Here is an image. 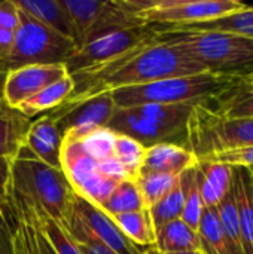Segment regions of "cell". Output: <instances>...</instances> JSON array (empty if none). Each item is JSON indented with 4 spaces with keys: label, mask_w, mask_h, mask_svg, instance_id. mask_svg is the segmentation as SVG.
Listing matches in <instances>:
<instances>
[{
    "label": "cell",
    "mask_w": 253,
    "mask_h": 254,
    "mask_svg": "<svg viewBox=\"0 0 253 254\" xmlns=\"http://www.w3.org/2000/svg\"><path fill=\"white\" fill-rule=\"evenodd\" d=\"M154 247L163 254L200 252V240L197 231L177 219L155 231Z\"/></svg>",
    "instance_id": "obj_21"
},
{
    "label": "cell",
    "mask_w": 253,
    "mask_h": 254,
    "mask_svg": "<svg viewBox=\"0 0 253 254\" xmlns=\"http://www.w3.org/2000/svg\"><path fill=\"white\" fill-rule=\"evenodd\" d=\"M0 254H13L10 229H9V225L6 222V217L3 213V205L0 207Z\"/></svg>",
    "instance_id": "obj_40"
},
{
    "label": "cell",
    "mask_w": 253,
    "mask_h": 254,
    "mask_svg": "<svg viewBox=\"0 0 253 254\" xmlns=\"http://www.w3.org/2000/svg\"><path fill=\"white\" fill-rule=\"evenodd\" d=\"M66 228L69 234L72 235V238L78 243L81 252L84 254H115L110 249H107L106 246L95 241L91 235H88L78 223L69 220Z\"/></svg>",
    "instance_id": "obj_36"
},
{
    "label": "cell",
    "mask_w": 253,
    "mask_h": 254,
    "mask_svg": "<svg viewBox=\"0 0 253 254\" xmlns=\"http://www.w3.org/2000/svg\"><path fill=\"white\" fill-rule=\"evenodd\" d=\"M134 182L140 190L145 207L149 210L176 186V183L179 182V176L163 173H140Z\"/></svg>",
    "instance_id": "obj_31"
},
{
    "label": "cell",
    "mask_w": 253,
    "mask_h": 254,
    "mask_svg": "<svg viewBox=\"0 0 253 254\" xmlns=\"http://www.w3.org/2000/svg\"><path fill=\"white\" fill-rule=\"evenodd\" d=\"M231 189L236 198L243 253L253 254V176L246 167H233Z\"/></svg>",
    "instance_id": "obj_15"
},
{
    "label": "cell",
    "mask_w": 253,
    "mask_h": 254,
    "mask_svg": "<svg viewBox=\"0 0 253 254\" xmlns=\"http://www.w3.org/2000/svg\"><path fill=\"white\" fill-rule=\"evenodd\" d=\"M176 28H179V30L224 31V33L237 34V36L253 40V4L252 6L246 4L242 10L230 13V15L218 18V19H213V21H206V22H200V24L176 27ZM158 30H166V28H158Z\"/></svg>",
    "instance_id": "obj_25"
},
{
    "label": "cell",
    "mask_w": 253,
    "mask_h": 254,
    "mask_svg": "<svg viewBox=\"0 0 253 254\" xmlns=\"http://www.w3.org/2000/svg\"><path fill=\"white\" fill-rule=\"evenodd\" d=\"M61 144L63 135L55 122L48 116H42L31 122L24 146L45 164L61 170Z\"/></svg>",
    "instance_id": "obj_14"
},
{
    "label": "cell",
    "mask_w": 253,
    "mask_h": 254,
    "mask_svg": "<svg viewBox=\"0 0 253 254\" xmlns=\"http://www.w3.org/2000/svg\"><path fill=\"white\" fill-rule=\"evenodd\" d=\"M18 27V7L13 0L0 1V28L15 31Z\"/></svg>",
    "instance_id": "obj_39"
},
{
    "label": "cell",
    "mask_w": 253,
    "mask_h": 254,
    "mask_svg": "<svg viewBox=\"0 0 253 254\" xmlns=\"http://www.w3.org/2000/svg\"><path fill=\"white\" fill-rule=\"evenodd\" d=\"M122 234L139 247H149L155 243V231L149 216V210L118 214L112 217Z\"/></svg>",
    "instance_id": "obj_27"
},
{
    "label": "cell",
    "mask_w": 253,
    "mask_h": 254,
    "mask_svg": "<svg viewBox=\"0 0 253 254\" xmlns=\"http://www.w3.org/2000/svg\"><path fill=\"white\" fill-rule=\"evenodd\" d=\"M124 4L154 28H176L213 21L246 6L239 0H124Z\"/></svg>",
    "instance_id": "obj_8"
},
{
    "label": "cell",
    "mask_w": 253,
    "mask_h": 254,
    "mask_svg": "<svg viewBox=\"0 0 253 254\" xmlns=\"http://www.w3.org/2000/svg\"><path fill=\"white\" fill-rule=\"evenodd\" d=\"M173 254H203L201 252H182V253H173Z\"/></svg>",
    "instance_id": "obj_46"
},
{
    "label": "cell",
    "mask_w": 253,
    "mask_h": 254,
    "mask_svg": "<svg viewBox=\"0 0 253 254\" xmlns=\"http://www.w3.org/2000/svg\"><path fill=\"white\" fill-rule=\"evenodd\" d=\"M245 79L213 73L163 79L145 85L118 88L109 91L116 107H133L142 104H182L204 103L219 97Z\"/></svg>",
    "instance_id": "obj_5"
},
{
    "label": "cell",
    "mask_w": 253,
    "mask_h": 254,
    "mask_svg": "<svg viewBox=\"0 0 253 254\" xmlns=\"http://www.w3.org/2000/svg\"><path fill=\"white\" fill-rule=\"evenodd\" d=\"M197 174L204 207H216L231 189L233 167L209 159H197Z\"/></svg>",
    "instance_id": "obj_17"
},
{
    "label": "cell",
    "mask_w": 253,
    "mask_h": 254,
    "mask_svg": "<svg viewBox=\"0 0 253 254\" xmlns=\"http://www.w3.org/2000/svg\"><path fill=\"white\" fill-rule=\"evenodd\" d=\"M197 234L203 254H230L216 207H204Z\"/></svg>",
    "instance_id": "obj_26"
},
{
    "label": "cell",
    "mask_w": 253,
    "mask_h": 254,
    "mask_svg": "<svg viewBox=\"0 0 253 254\" xmlns=\"http://www.w3.org/2000/svg\"><path fill=\"white\" fill-rule=\"evenodd\" d=\"M10 188L64 226L69 222L75 190L60 168H54L25 146L9 161Z\"/></svg>",
    "instance_id": "obj_4"
},
{
    "label": "cell",
    "mask_w": 253,
    "mask_h": 254,
    "mask_svg": "<svg viewBox=\"0 0 253 254\" xmlns=\"http://www.w3.org/2000/svg\"><path fill=\"white\" fill-rule=\"evenodd\" d=\"M63 4L75 24L78 46L109 33L148 25L130 13L121 0H63Z\"/></svg>",
    "instance_id": "obj_9"
},
{
    "label": "cell",
    "mask_w": 253,
    "mask_h": 254,
    "mask_svg": "<svg viewBox=\"0 0 253 254\" xmlns=\"http://www.w3.org/2000/svg\"><path fill=\"white\" fill-rule=\"evenodd\" d=\"M66 76H69V73L64 64L25 65L10 70L4 79L3 101L10 109H16L25 100Z\"/></svg>",
    "instance_id": "obj_13"
},
{
    "label": "cell",
    "mask_w": 253,
    "mask_h": 254,
    "mask_svg": "<svg viewBox=\"0 0 253 254\" xmlns=\"http://www.w3.org/2000/svg\"><path fill=\"white\" fill-rule=\"evenodd\" d=\"M15 40V31L0 28V68H3L4 63L7 61Z\"/></svg>",
    "instance_id": "obj_41"
},
{
    "label": "cell",
    "mask_w": 253,
    "mask_h": 254,
    "mask_svg": "<svg viewBox=\"0 0 253 254\" xmlns=\"http://www.w3.org/2000/svg\"><path fill=\"white\" fill-rule=\"evenodd\" d=\"M145 150L146 149L139 141H136L130 137H125V135L116 134L113 156L122 164V167L125 168V171L131 180H136L142 171Z\"/></svg>",
    "instance_id": "obj_33"
},
{
    "label": "cell",
    "mask_w": 253,
    "mask_h": 254,
    "mask_svg": "<svg viewBox=\"0 0 253 254\" xmlns=\"http://www.w3.org/2000/svg\"><path fill=\"white\" fill-rule=\"evenodd\" d=\"M116 134L107 127H101L89 132L81 140L82 149L97 162H101L113 156Z\"/></svg>",
    "instance_id": "obj_34"
},
{
    "label": "cell",
    "mask_w": 253,
    "mask_h": 254,
    "mask_svg": "<svg viewBox=\"0 0 253 254\" xmlns=\"http://www.w3.org/2000/svg\"><path fill=\"white\" fill-rule=\"evenodd\" d=\"M204 159L215 161V162H222V164H227L230 167L253 168V146L242 147V149H234V150H227V152H221V153L207 156Z\"/></svg>",
    "instance_id": "obj_37"
},
{
    "label": "cell",
    "mask_w": 253,
    "mask_h": 254,
    "mask_svg": "<svg viewBox=\"0 0 253 254\" xmlns=\"http://www.w3.org/2000/svg\"><path fill=\"white\" fill-rule=\"evenodd\" d=\"M249 171H251V174L253 176V168H249Z\"/></svg>",
    "instance_id": "obj_47"
},
{
    "label": "cell",
    "mask_w": 253,
    "mask_h": 254,
    "mask_svg": "<svg viewBox=\"0 0 253 254\" xmlns=\"http://www.w3.org/2000/svg\"><path fill=\"white\" fill-rule=\"evenodd\" d=\"M116 106L109 92L78 101L64 103L51 110L48 116L55 122L63 137L82 140L97 128L106 127Z\"/></svg>",
    "instance_id": "obj_11"
},
{
    "label": "cell",
    "mask_w": 253,
    "mask_h": 254,
    "mask_svg": "<svg viewBox=\"0 0 253 254\" xmlns=\"http://www.w3.org/2000/svg\"><path fill=\"white\" fill-rule=\"evenodd\" d=\"M16 7L76 42L75 24L63 0H13Z\"/></svg>",
    "instance_id": "obj_18"
},
{
    "label": "cell",
    "mask_w": 253,
    "mask_h": 254,
    "mask_svg": "<svg viewBox=\"0 0 253 254\" xmlns=\"http://www.w3.org/2000/svg\"><path fill=\"white\" fill-rule=\"evenodd\" d=\"M27 202L31 208L36 225L39 226L40 232L45 235V238L51 244L55 254H84L81 252L78 243L72 238V235L69 234L67 228L63 223L52 219L49 214H46L43 210H40L30 201H27Z\"/></svg>",
    "instance_id": "obj_24"
},
{
    "label": "cell",
    "mask_w": 253,
    "mask_h": 254,
    "mask_svg": "<svg viewBox=\"0 0 253 254\" xmlns=\"http://www.w3.org/2000/svg\"><path fill=\"white\" fill-rule=\"evenodd\" d=\"M31 210V208H30ZM33 214V213H31ZM34 219V217H33ZM37 226V225H36ZM37 243H39V249H40V254H55V252L52 250L51 244L48 243V240L45 238V235L40 232L39 226H37Z\"/></svg>",
    "instance_id": "obj_43"
},
{
    "label": "cell",
    "mask_w": 253,
    "mask_h": 254,
    "mask_svg": "<svg viewBox=\"0 0 253 254\" xmlns=\"http://www.w3.org/2000/svg\"><path fill=\"white\" fill-rule=\"evenodd\" d=\"M106 214L115 217L118 214L133 213L139 210H145V202L140 195V190L134 180H124L118 183L109 199L100 207Z\"/></svg>",
    "instance_id": "obj_29"
},
{
    "label": "cell",
    "mask_w": 253,
    "mask_h": 254,
    "mask_svg": "<svg viewBox=\"0 0 253 254\" xmlns=\"http://www.w3.org/2000/svg\"><path fill=\"white\" fill-rule=\"evenodd\" d=\"M9 161L7 158H0V207L4 204L9 190H10V177H9Z\"/></svg>",
    "instance_id": "obj_42"
},
{
    "label": "cell",
    "mask_w": 253,
    "mask_h": 254,
    "mask_svg": "<svg viewBox=\"0 0 253 254\" xmlns=\"http://www.w3.org/2000/svg\"><path fill=\"white\" fill-rule=\"evenodd\" d=\"M195 104L198 103L116 107L106 127L118 135L139 141L145 149L155 144L188 149V125Z\"/></svg>",
    "instance_id": "obj_3"
},
{
    "label": "cell",
    "mask_w": 253,
    "mask_h": 254,
    "mask_svg": "<svg viewBox=\"0 0 253 254\" xmlns=\"http://www.w3.org/2000/svg\"><path fill=\"white\" fill-rule=\"evenodd\" d=\"M245 83H246V86L248 88H251V89H253V71L245 79Z\"/></svg>",
    "instance_id": "obj_45"
},
{
    "label": "cell",
    "mask_w": 253,
    "mask_h": 254,
    "mask_svg": "<svg viewBox=\"0 0 253 254\" xmlns=\"http://www.w3.org/2000/svg\"><path fill=\"white\" fill-rule=\"evenodd\" d=\"M73 89H75L73 79L70 76H66L63 79L54 82L52 85L43 88L31 98L21 103L16 107V110L28 119L42 112H46V110L51 112V110L60 107L61 104H64L69 100V97L72 95Z\"/></svg>",
    "instance_id": "obj_22"
},
{
    "label": "cell",
    "mask_w": 253,
    "mask_h": 254,
    "mask_svg": "<svg viewBox=\"0 0 253 254\" xmlns=\"http://www.w3.org/2000/svg\"><path fill=\"white\" fill-rule=\"evenodd\" d=\"M69 220L78 223L88 235L115 254H143V247L131 243L109 214L79 196L76 192Z\"/></svg>",
    "instance_id": "obj_12"
},
{
    "label": "cell",
    "mask_w": 253,
    "mask_h": 254,
    "mask_svg": "<svg viewBox=\"0 0 253 254\" xmlns=\"http://www.w3.org/2000/svg\"><path fill=\"white\" fill-rule=\"evenodd\" d=\"M154 28V27H152ZM155 30V42L176 46L207 73L246 79L253 71V40L224 31Z\"/></svg>",
    "instance_id": "obj_2"
},
{
    "label": "cell",
    "mask_w": 253,
    "mask_h": 254,
    "mask_svg": "<svg viewBox=\"0 0 253 254\" xmlns=\"http://www.w3.org/2000/svg\"><path fill=\"white\" fill-rule=\"evenodd\" d=\"M118 183H121V182H115V180L107 179V177L101 176L100 173H97L94 177H91L84 185H81L75 192L79 196H82L84 199L89 201L91 204L101 207L109 199V196L112 195V192L115 190Z\"/></svg>",
    "instance_id": "obj_35"
},
{
    "label": "cell",
    "mask_w": 253,
    "mask_h": 254,
    "mask_svg": "<svg viewBox=\"0 0 253 254\" xmlns=\"http://www.w3.org/2000/svg\"><path fill=\"white\" fill-rule=\"evenodd\" d=\"M195 155L186 147L176 144H155L145 150L140 173H163L180 176L186 170L195 167Z\"/></svg>",
    "instance_id": "obj_16"
},
{
    "label": "cell",
    "mask_w": 253,
    "mask_h": 254,
    "mask_svg": "<svg viewBox=\"0 0 253 254\" xmlns=\"http://www.w3.org/2000/svg\"><path fill=\"white\" fill-rule=\"evenodd\" d=\"M185 180V205L180 219L194 231L198 229L200 219L204 210V202L200 192V183H198V174H197V164L195 167L186 170L182 173Z\"/></svg>",
    "instance_id": "obj_32"
},
{
    "label": "cell",
    "mask_w": 253,
    "mask_h": 254,
    "mask_svg": "<svg viewBox=\"0 0 253 254\" xmlns=\"http://www.w3.org/2000/svg\"><path fill=\"white\" fill-rule=\"evenodd\" d=\"M204 104L216 115L228 119H253V89L245 82L221 94L219 97L204 101Z\"/></svg>",
    "instance_id": "obj_23"
},
{
    "label": "cell",
    "mask_w": 253,
    "mask_h": 254,
    "mask_svg": "<svg viewBox=\"0 0 253 254\" xmlns=\"http://www.w3.org/2000/svg\"><path fill=\"white\" fill-rule=\"evenodd\" d=\"M155 30L151 25L133 27L100 36L82 46H78L72 57L64 63L69 74L104 65L118 60L128 51L152 42Z\"/></svg>",
    "instance_id": "obj_10"
},
{
    "label": "cell",
    "mask_w": 253,
    "mask_h": 254,
    "mask_svg": "<svg viewBox=\"0 0 253 254\" xmlns=\"http://www.w3.org/2000/svg\"><path fill=\"white\" fill-rule=\"evenodd\" d=\"M185 205V180L183 176H179L176 186L154 207L149 208V216L152 220L154 231H158L161 226L180 219Z\"/></svg>",
    "instance_id": "obj_28"
},
{
    "label": "cell",
    "mask_w": 253,
    "mask_h": 254,
    "mask_svg": "<svg viewBox=\"0 0 253 254\" xmlns=\"http://www.w3.org/2000/svg\"><path fill=\"white\" fill-rule=\"evenodd\" d=\"M200 73L207 71L180 49L152 40L104 65L69 74L75 82V89L66 103H78L118 88Z\"/></svg>",
    "instance_id": "obj_1"
},
{
    "label": "cell",
    "mask_w": 253,
    "mask_h": 254,
    "mask_svg": "<svg viewBox=\"0 0 253 254\" xmlns=\"http://www.w3.org/2000/svg\"><path fill=\"white\" fill-rule=\"evenodd\" d=\"M218 217L225 234V240L228 244L230 254H245L242 247V237H240V225L237 216V205L233 189L224 196V199L216 205Z\"/></svg>",
    "instance_id": "obj_30"
},
{
    "label": "cell",
    "mask_w": 253,
    "mask_h": 254,
    "mask_svg": "<svg viewBox=\"0 0 253 254\" xmlns=\"http://www.w3.org/2000/svg\"><path fill=\"white\" fill-rule=\"evenodd\" d=\"M31 121L16 109L0 103V158H13L24 146Z\"/></svg>",
    "instance_id": "obj_20"
},
{
    "label": "cell",
    "mask_w": 253,
    "mask_h": 254,
    "mask_svg": "<svg viewBox=\"0 0 253 254\" xmlns=\"http://www.w3.org/2000/svg\"><path fill=\"white\" fill-rule=\"evenodd\" d=\"M60 161L61 171L64 173L73 190L98 173V162L86 155L79 140L63 137Z\"/></svg>",
    "instance_id": "obj_19"
},
{
    "label": "cell",
    "mask_w": 253,
    "mask_h": 254,
    "mask_svg": "<svg viewBox=\"0 0 253 254\" xmlns=\"http://www.w3.org/2000/svg\"><path fill=\"white\" fill-rule=\"evenodd\" d=\"M253 146V119H228L204 103L195 104L188 125V149L197 159Z\"/></svg>",
    "instance_id": "obj_7"
},
{
    "label": "cell",
    "mask_w": 253,
    "mask_h": 254,
    "mask_svg": "<svg viewBox=\"0 0 253 254\" xmlns=\"http://www.w3.org/2000/svg\"><path fill=\"white\" fill-rule=\"evenodd\" d=\"M7 71L0 68V103L3 101V86H4V79H6Z\"/></svg>",
    "instance_id": "obj_44"
},
{
    "label": "cell",
    "mask_w": 253,
    "mask_h": 254,
    "mask_svg": "<svg viewBox=\"0 0 253 254\" xmlns=\"http://www.w3.org/2000/svg\"><path fill=\"white\" fill-rule=\"evenodd\" d=\"M76 48L75 40L18 9L13 48L3 70L10 71L25 65L64 64Z\"/></svg>",
    "instance_id": "obj_6"
},
{
    "label": "cell",
    "mask_w": 253,
    "mask_h": 254,
    "mask_svg": "<svg viewBox=\"0 0 253 254\" xmlns=\"http://www.w3.org/2000/svg\"><path fill=\"white\" fill-rule=\"evenodd\" d=\"M98 173L107 179H112L115 182H124V180H131L125 171V168L122 167V164L115 158H107L101 162H98Z\"/></svg>",
    "instance_id": "obj_38"
}]
</instances>
